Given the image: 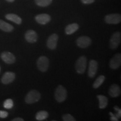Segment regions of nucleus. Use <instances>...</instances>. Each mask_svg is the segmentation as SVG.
Listing matches in <instances>:
<instances>
[{
	"label": "nucleus",
	"instance_id": "1",
	"mask_svg": "<svg viewBox=\"0 0 121 121\" xmlns=\"http://www.w3.org/2000/svg\"><path fill=\"white\" fill-rule=\"evenodd\" d=\"M41 98V95L38 91L32 90L27 94L25 98V101L27 104H33L38 102Z\"/></svg>",
	"mask_w": 121,
	"mask_h": 121
},
{
	"label": "nucleus",
	"instance_id": "2",
	"mask_svg": "<svg viewBox=\"0 0 121 121\" xmlns=\"http://www.w3.org/2000/svg\"><path fill=\"white\" fill-rule=\"evenodd\" d=\"M67 92L66 88L62 85H59L56 89L54 93L55 99L59 103L64 102L67 98Z\"/></svg>",
	"mask_w": 121,
	"mask_h": 121
},
{
	"label": "nucleus",
	"instance_id": "3",
	"mask_svg": "<svg viewBox=\"0 0 121 121\" xmlns=\"http://www.w3.org/2000/svg\"><path fill=\"white\" fill-rule=\"evenodd\" d=\"M87 65V59L82 56L78 58L75 64V69L78 74H83L85 71Z\"/></svg>",
	"mask_w": 121,
	"mask_h": 121
},
{
	"label": "nucleus",
	"instance_id": "4",
	"mask_svg": "<svg viewBox=\"0 0 121 121\" xmlns=\"http://www.w3.org/2000/svg\"><path fill=\"white\" fill-rule=\"evenodd\" d=\"M49 62L48 58L46 56H42L38 59L37 61V67L41 72H46L48 69Z\"/></svg>",
	"mask_w": 121,
	"mask_h": 121
},
{
	"label": "nucleus",
	"instance_id": "5",
	"mask_svg": "<svg viewBox=\"0 0 121 121\" xmlns=\"http://www.w3.org/2000/svg\"><path fill=\"white\" fill-rule=\"evenodd\" d=\"M121 34L119 31H117L112 35L109 40V46L112 49H116L118 47L121 43Z\"/></svg>",
	"mask_w": 121,
	"mask_h": 121
},
{
	"label": "nucleus",
	"instance_id": "6",
	"mask_svg": "<svg viewBox=\"0 0 121 121\" xmlns=\"http://www.w3.org/2000/svg\"><path fill=\"white\" fill-rule=\"evenodd\" d=\"M105 22L109 24H117L121 22V16L119 13H112L106 15Z\"/></svg>",
	"mask_w": 121,
	"mask_h": 121
},
{
	"label": "nucleus",
	"instance_id": "7",
	"mask_svg": "<svg viewBox=\"0 0 121 121\" xmlns=\"http://www.w3.org/2000/svg\"><path fill=\"white\" fill-rule=\"evenodd\" d=\"M76 44L78 47L86 48L91 44V39L87 36H81L77 39Z\"/></svg>",
	"mask_w": 121,
	"mask_h": 121
},
{
	"label": "nucleus",
	"instance_id": "8",
	"mask_svg": "<svg viewBox=\"0 0 121 121\" xmlns=\"http://www.w3.org/2000/svg\"><path fill=\"white\" fill-rule=\"evenodd\" d=\"M58 36L57 34L53 33L49 36L47 41V46L49 49H54L57 47Z\"/></svg>",
	"mask_w": 121,
	"mask_h": 121
},
{
	"label": "nucleus",
	"instance_id": "9",
	"mask_svg": "<svg viewBox=\"0 0 121 121\" xmlns=\"http://www.w3.org/2000/svg\"><path fill=\"white\" fill-rule=\"evenodd\" d=\"M121 54L117 53L111 58L109 62V66L112 69H116L121 66Z\"/></svg>",
	"mask_w": 121,
	"mask_h": 121
},
{
	"label": "nucleus",
	"instance_id": "10",
	"mask_svg": "<svg viewBox=\"0 0 121 121\" xmlns=\"http://www.w3.org/2000/svg\"><path fill=\"white\" fill-rule=\"evenodd\" d=\"M2 60L7 64H13L16 61L15 56L10 52H4L1 54Z\"/></svg>",
	"mask_w": 121,
	"mask_h": 121
},
{
	"label": "nucleus",
	"instance_id": "11",
	"mask_svg": "<svg viewBox=\"0 0 121 121\" xmlns=\"http://www.w3.org/2000/svg\"><path fill=\"white\" fill-rule=\"evenodd\" d=\"M35 19L38 24L41 25H45L51 21V17L47 13H41V14L37 15L35 17Z\"/></svg>",
	"mask_w": 121,
	"mask_h": 121
},
{
	"label": "nucleus",
	"instance_id": "12",
	"mask_svg": "<svg viewBox=\"0 0 121 121\" xmlns=\"http://www.w3.org/2000/svg\"><path fill=\"white\" fill-rule=\"evenodd\" d=\"M25 38L29 43H35L38 40L37 33L33 30H29L25 34Z\"/></svg>",
	"mask_w": 121,
	"mask_h": 121
},
{
	"label": "nucleus",
	"instance_id": "13",
	"mask_svg": "<svg viewBox=\"0 0 121 121\" xmlns=\"http://www.w3.org/2000/svg\"><path fill=\"white\" fill-rule=\"evenodd\" d=\"M98 70V62L96 60H92L89 62L88 75L91 78H93L96 75Z\"/></svg>",
	"mask_w": 121,
	"mask_h": 121
},
{
	"label": "nucleus",
	"instance_id": "14",
	"mask_svg": "<svg viewBox=\"0 0 121 121\" xmlns=\"http://www.w3.org/2000/svg\"><path fill=\"white\" fill-rule=\"evenodd\" d=\"M15 78V74L13 72H6L3 75L1 82L4 84H9L13 82Z\"/></svg>",
	"mask_w": 121,
	"mask_h": 121
},
{
	"label": "nucleus",
	"instance_id": "15",
	"mask_svg": "<svg viewBox=\"0 0 121 121\" xmlns=\"http://www.w3.org/2000/svg\"><path fill=\"white\" fill-rule=\"evenodd\" d=\"M121 94V88L117 84L112 85L109 89V95L113 98H117Z\"/></svg>",
	"mask_w": 121,
	"mask_h": 121
},
{
	"label": "nucleus",
	"instance_id": "16",
	"mask_svg": "<svg viewBox=\"0 0 121 121\" xmlns=\"http://www.w3.org/2000/svg\"><path fill=\"white\" fill-rule=\"evenodd\" d=\"M79 28V25L77 23L70 24L65 28V33L67 35H71L76 32Z\"/></svg>",
	"mask_w": 121,
	"mask_h": 121
},
{
	"label": "nucleus",
	"instance_id": "17",
	"mask_svg": "<svg viewBox=\"0 0 121 121\" xmlns=\"http://www.w3.org/2000/svg\"><path fill=\"white\" fill-rule=\"evenodd\" d=\"M6 19L8 20L11 21L15 24H17V25H20L22 24V19L20 17L14 13H8V14L5 15Z\"/></svg>",
	"mask_w": 121,
	"mask_h": 121
},
{
	"label": "nucleus",
	"instance_id": "18",
	"mask_svg": "<svg viewBox=\"0 0 121 121\" xmlns=\"http://www.w3.org/2000/svg\"><path fill=\"white\" fill-rule=\"evenodd\" d=\"M13 26L2 20H0V29L5 32H11L13 30Z\"/></svg>",
	"mask_w": 121,
	"mask_h": 121
},
{
	"label": "nucleus",
	"instance_id": "19",
	"mask_svg": "<svg viewBox=\"0 0 121 121\" xmlns=\"http://www.w3.org/2000/svg\"><path fill=\"white\" fill-rule=\"evenodd\" d=\"M99 100V107L100 109H104L107 107L108 104V99L106 96L102 95H99L97 96Z\"/></svg>",
	"mask_w": 121,
	"mask_h": 121
},
{
	"label": "nucleus",
	"instance_id": "20",
	"mask_svg": "<svg viewBox=\"0 0 121 121\" xmlns=\"http://www.w3.org/2000/svg\"><path fill=\"white\" fill-rule=\"evenodd\" d=\"M49 116V114L45 110H40L37 113L35 116L36 119L38 121H43L47 119Z\"/></svg>",
	"mask_w": 121,
	"mask_h": 121
},
{
	"label": "nucleus",
	"instance_id": "21",
	"mask_svg": "<svg viewBox=\"0 0 121 121\" xmlns=\"http://www.w3.org/2000/svg\"><path fill=\"white\" fill-rule=\"evenodd\" d=\"M105 76L100 75L99 76H98L93 84L94 88L98 89V87H99L103 84V83L104 82V81H105Z\"/></svg>",
	"mask_w": 121,
	"mask_h": 121
},
{
	"label": "nucleus",
	"instance_id": "22",
	"mask_svg": "<svg viewBox=\"0 0 121 121\" xmlns=\"http://www.w3.org/2000/svg\"><path fill=\"white\" fill-rule=\"evenodd\" d=\"M35 2L40 7H47L52 4V0H35Z\"/></svg>",
	"mask_w": 121,
	"mask_h": 121
},
{
	"label": "nucleus",
	"instance_id": "23",
	"mask_svg": "<svg viewBox=\"0 0 121 121\" xmlns=\"http://www.w3.org/2000/svg\"><path fill=\"white\" fill-rule=\"evenodd\" d=\"M13 106V100L11 99H8L6 100L4 103V108L7 109H11Z\"/></svg>",
	"mask_w": 121,
	"mask_h": 121
},
{
	"label": "nucleus",
	"instance_id": "24",
	"mask_svg": "<svg viewBox=\"0 0 121 121\" xmlns=\"http://www.w3.org/2000/svg\"><path fill=\"white\" fill-rule=\"evenodd\" d=\"M62 119L64 121H75L76 119L74 118L73 116L69 114H63L62 116Z\"/></svg>",
	"mask_w": 121,
	"mask_h": 121
},
{
	"label": "nucleus",
	"instance_id": "25",
	"mask_svg": "<svg viewBox=\"0 0 121 121\" xmlns=\"http://www.w3.org/2000/svg\"><path fill=\"white\" fill-rule=\"evenodd\" d=\"M9 113L6 111L4 110H0V118H5L8 116Z\"/></svg>",
	"mask_w": 121,
	"mask_h": 121
},
{
	"label": "nucleus",
	"instance_id": "26",
	"mask_svg": "<svg viewBox=\"0 0 121 121\" xmlns=\"http://www.w3.org/2000/svg\"><path fill=\"white\" fill-rule=\"evenodd\" d=\"M84 4H91L94 2L95 0H81Z\"/></svg>",
	"mask_w": 121,
	"mask_h": 121
},
{
	"label": "nucleus",
	"instance_id": "27",
	"mask_svg": "<svg viewBox=\"0 0 121 121\" xmlns=\"http://www.w3.org/2000/svg\"><path fill=\"white\" fill-rule=\"evenodd\" d=\"M115 116L117 117L118 118H119L121 117V109H119L118 110H117V113L115 114Z\"/></svg>",
	"mask_w": 121,
	"mask_h": 121
},
{
	"label": "nucleus",
	"instance_id": "28",
	"mask_svg": "<svg viewBox=\"0 0 121 121\" xmlns=\"http://www.w3.org/2000/svg\"><path fill=\"white\" fill-rule=\"evenodd\" d=\"M110 120L112 121H118V118L115 116V114H113V116H111V118H110Z\"/></svg>",
	"mask_w": 121,
	"mask_h": 121
},
{
	"label": "nucleus",
	"instance_id": "29",
	"mask_svg": "<svg viewBox=\"0 0 121 121\" xmlns=\"http://www.w3.org/2000/svg\"><path fill=\"white\" fill-rule=\"evenodd\" d=\"M13 121H24V119L22 118H16L13 119Z\"/></svg>",
	"mask_w": 121,
	"mask_h": 121
},
{
	"label": "nucleus",
	"instance_id": "30",
	"mask_svg": "<svg viewBox=\"0 0 121 121\" xmlns=\"http://www.w3.org/2000/svg\"><path fill=\"white\" fill-rule=\"evenodd\" d=\"M114 110H116V111H117V110H119V108L117 107V106H115V107H114Z\"/></svg>",
	"mask_w": 121,
	"mask_h": 121
},
{
	"label": "nucleus",
	"instance_id": "31",
	"mask_svg": "<svg viewBox=\"0 0 121 121\" xmlns=\"http://www.w3.org/2000/svg\"><path fill=\"white\" fill-rule=\"evenodd\" d=\"M6 1H7L9 2H13L15 0H6Z\"/></svg>",
	"mask_w": 121,
	"mask_h": 121
},
{
	"label": "nucleus",
	"instance_id": "32",
	"mask_svg": "<svg viewBox=\"0 0 121 121\" xmlns=\"http://www.w3.org/2000/svg\"><path fill=\"white\" fill-rule=\"evenodd\" d=\"M0 71H1V67H0Z\"/></svg>",
	"mask_w": 121,
	"mask_h": 121
}]
</instances>
